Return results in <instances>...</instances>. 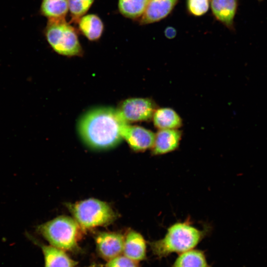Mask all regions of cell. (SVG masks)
<instances>
[{"mask_svg": "<svg viewBox=\"0 0 267 267\" xmlns=\"http://www.w3.org/2000/svg\"><path fill=\"white\" fill-rule=\"evenodd\" d=\"M40 12L48 20L65 19L69 12L68 0H42Z\"/></svg>", "mask_w": 267, "mask_h": 267, "instance_id": "obj_16", "label": "cell"}, {"mask_svg": "<svg viewBox=\"0 0 267 267\" xmlns=\"http://www.w3.org/2000/svg\"><path fill=\"white\" fill-rule=\"evenodd\" d=\"M95 0H68L69 12L71 21L77 22L85 15L92 6Z\"/></svg>", "mask_w": 267, "mask_h": 267, "instance_id": "obj_19", "label": "cell"}, {"mask_svg": "<svg viewBox=\"0 0 267 267\" xmlns=\"http://www.w3.org/2000/svg\"><path fill=\"white\" fill-rule=\"evenodd\" d=\"M105 266L106 267H140L138 262L121 255L108 261Z\"/></svg>", "mask_w": 267, "mask_h": 267, "instance_id": "obj_21", "label": "cell"}, {"mask_svg": "<svg viewBox=\"0 0 267 267\" xmlns=\"http://www.w3.org/2000/svg\"><path fill=\"white\" fill-rule=\"evenodd\" d=\"M206 230H201L189 222H176L168 229L163 238L149 243L153 254L158 259L172 253H181L193 249L205 236Z\"/></svg>", "mask_w": 267, "mask_h": 267, "instance_id": "obj_2", "label": "cell"}, {"mask_svg": "<svg viewBox=\"0 0 267 267\" xmlns=\"http://www.w3.org/2000/svg\"><path fill=\"white\" fill-rule=\"evenodd\" d=\"M125 237L115 232H101L96 236L95 242L100 256L109 261L123 253Z\"/></svg>", "mask_w": 267, "mask_h": 267, "instance_id": "obj_7", "label": "cell"}, {"mask_svg": "<svg viewBox=\"0 0 267 267\" xmlns=\"http://www.w3.org/2000/svg\"><path fill=\"white\" fill-rule=\"evenodd\" d=\"M155 134L151 131L138 126L127 124L123 131V138L130 147L136 151H142L151 148Z\"/></svg>", "mask_w": 267, "mask_h": 267, "instance_id": "obj_8", "label": "cell"}, {"mask_svg": "<svg viewBox=\"0 0 267 267\" xmlns=\"http://www.w3.org/2000/svg\"><path fill=\"white\" fill-rule=\"evenodd\" d=\"M44 32L48 44L59 54L67 56L83 54L77 31L65 19L48 20Z\"/></svg>", "mask_w": 267, "mask_h": 267, "instance_id": "obj_4", "label": "cell"}, {"mask_svg": "<svg viewBox=\"0 0 267 267\" xmlns=\"http://www.w3.org/2000/svg\"><path fill=\"white\" fill-rule=\"evenodd\" d=\"M149 0H118L120 13L131 19H139L143 14Z\"/></svg>", "mask_w": 267, "mask_h": 267, "instance_id": "obj_18", "label": "cell"}, {"mask_svg": "<svg viewBox=\"0 0 267 267\" xmlns=\"http://www.w3.org/2000/svg\"><path fill=\"white\" fill-rule=\"evenodd\" d=\"M128 123L148 121L152 118L156 105L148 98H131L123 101L117 109Z\"/></svg>", "mask_w": 267, "mask_h": 267, "instance_id": "obj_6", "label": "cell"}, {"mask_svg": "<svg viewBox=\"0 0 267 267\" xmlns=\"http://www.w3.org/2000/svg\"><path fill=\"white\" fill-rule=\"evenodd\" d=\"M152 119L154 126L159 130L178 129L182 125L180 116L170 108L156 109Z\"/></svg>", "mask_w": 267, "mask_h": 267, "instance_id": "obj_15", "label": "cell"}, {"mask_svg": "<svg viewBox=\"0 0 267 267\" xmlns=\"http://www.w3.org/2000/svg\"><path fill=\"white\" fill-rule=\"evenodd\" d=\"M79 32L90 41L98 40L102 35L104 26L96 14H85L76 22Z\"/></svg>", "mask_w": 267, "mask_h": 267, "instance_id": "obj_14", "label": "cell"}, {"mask_svg": "<svg viewBox=\"0 0 267 267\" xmlns=\"http://www.w3.org/2000/svg\"><path fill=\"white\" fill-rule=\"evenodd\" d=\"M123 253L137 262L145 260L146 242L143 236L134 230H130L125 237Z\"/></svg>", "mask_w": 267, "mask_h": 267, "instance_id": "obj_13", "label": "cell"}, {"mask_svg": "<svg viewBox=\"0 0 267 267\" xmlns=\"http://www.w3.org/2000/svg\"><path fill=\"white\" fill-rule=\"evenodd\" d=\"M172 267H211L203 251L191 249L181 253Z\"/></svg>", "mask_w": 267, "mask_h": 267, "instance_id": "obj_17", "label": "cell"}, {"mask_svg": "<svg viewBox=\"0 0 267 267\" xmlns=\"http://www.w3.org/2000/svg\"><path fill=\"white\" fill-rule=\"evenodd\" d=\"M179 0H149L146 8L139 19L141 25L159 22L172 12Z\"/></svg>", "mask_w": 267, "mask_h": 267, "instance_id": "obj_9", "label": "cell"}, {"mask_svg": "<svg viewBox=\"0 0 267 267\" xmlns=\"http://www.w3.org/2000/svg\"><path fill=\"white\" fill-rule=\"evenodd\" d=\"M128 124L117 109L99 108L88 112L81 119L79 131L84 141L91 147L106 149L118 144Z\"/></svg>", "mask_w": 267, "mask_h": 267, "instance_id": "obj_1", "label": "cell"}, {"mask_svg": "<svg viewBox=\"0 0 267 267\" xmlns=\"http://www.w3.org/2000/svg\"><path fill=\"white\" fill-rule=\"evenodd\" d=\"M210 6V0H186L187 11L193 16L204 15L209 10Z\"/></svg>", "mask_w": 267, "mask_h": 267, "instance_id": "obj_20", "label": "cell"}, {"mask_svg": "<svg viewBox=\"0 0 267 267\" xmlns=\"http://www.w3.org/2000/svg\"><path fill=\"white\" fill-rule=\"evenodd\" d=\"M164 35L169 39H174L177 35L176 29L172 26H168L164 30Z\"/></svg>", "mask_w": 267, "mask_h": 267, "instance_id": "obj_22", "label": "cell"}, {"mask_svg": "<svg viewBox=\"0 0 267 267\" xmlns=\"http://www.w3.org/2000/svg\"><path fill=\"white\" fill-rule=\"evenodd\" d=\"M27 236L41 248L44 257V267H75L77 266V263L70 258L65 251L43 244L29 234Z\"/></svg>", "mask_w": 267, "mask_h": 267, "instance_id": "obj_10", "label": "cell"}, {"mask_svg": "<svg viewBox=\"0 0 267 267\" xmlns=\"http://www.w3.org/2000/svg\"><path fill=\"white\" fill-rule=\"evenodd\" d=\"M239 0H210V6L214 18L229 30L234 31V18Z\"/></svg>", "mask_w": 267, "mask_h": 267, "instance_id": "obj_11", "label": "cell"}, {"mask_svg": "<svg viewBox=\"0 0 267 267\" xmlns=\"http://www.w3.org/2000/svg\"><path fill=\"white\" fill-rule=\"evenodd\" d=\"M82 229L74 219L61 216L38 225L37 232L50 245L64 251L79 250L78 241Z\"/></svg>", "mask_w": 267, "mask_h": 267, "instance_id": "obj_3", "label": "cell"}, {"mask_svg": "<svg viewBox=\"0 0 267 267\" xmlns=\"http://www.w3.org/2000/svg\"><path fill=\"white\" fill-rule=\"evenodd\" d=\"M263 0H258V1H259V2H261L262 1H263Z\"/></svg>", "mask_w": 267, "mask_h": 267, "instance_id": "obj_23", "label": "cell"}, {"mask_svg": "<svg viewBox=\"0 0 267 267\" xmlns=\"http://www.w3.org/2000/svg\"><path fill=\"white\" fill-rule=\"evenodd\" d=\"M67 206L82 230L107 224L116 218L111 207L97 199L89 198Z\"/></svg>", "mask_w": 267, "mask_h": 267, "instance_id": "obj_5", "label": "cell"}, {"mask_svg": "<svg viewBox=\"0 0 267 267\" xmlns=\"http://www.w3.org/2000/svg\"><path fill=\"white\" fill-rule=\"evenodd\" d=\"M181 138V132L178 129L159 130L155 134V138L151 148L155 155L166 154L176 150Z\"/></svg>", "mask_w": 267, "mask_h": 267, "instance_id": "obj_12", "label": "cell"}]
</instances>
